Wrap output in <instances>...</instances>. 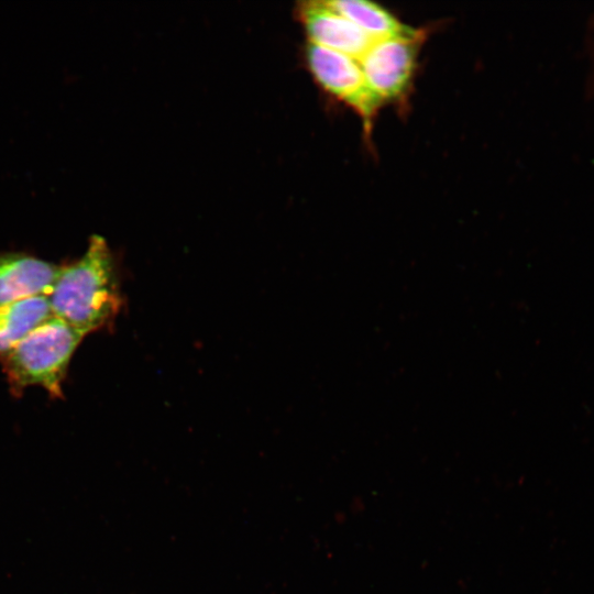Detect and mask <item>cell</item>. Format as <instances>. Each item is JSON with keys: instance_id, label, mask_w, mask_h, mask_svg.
<instances>
[{"instance_id": "obj_3", "label": "cell", "mask_w": 594, "mask_h": 594, "mask_svg": "<svg viewBox=\"0 0 594 594\" xmlns=\"http://www.w3.org/2000/svg\"><path fill=\"white\" fill-rule=\"evenodd\" d=\"M307 62L319 85L352 108L370 129L382 102L367 85L359 61L309 43Z\"/></svg>"}, {"instance_id": "obj_7", "label": "cell", "mask_w": 594, "mask_h": 594, "mask_svg": "<svg viewBox=\"0 0 594 594\" xmlns=\"http://www.w3.org/2000/svg\"><path fill=\"white\" fill-rule=\"evenodd\" d=\"M52 316L44 295L0 305V358Z\"/></svg>"}, {"instance_id": "obj_6", "label": "cell", "mask_w": 594, "mask_h": 594, "mask_svg": "<svg viewBox=\"0 0 594 594\" xmlns=\"http://www.w3.org/2000/svg\"><path fill=\"white\" fill-rule=\"evenodd\" d=\"M62 266L20 252L0 253V305L47 296Z\"/></svg>"}, {"instance_id": "obj_1", "label": "cell", "mask_w": 594, "mask_h": 594, "mask_svg": "<svg viewBox=\"0 0 594 594\" xmlns=\"http://www.w3.org/2000/svg\"><path fill=\"white\" fill-rule=\"evenodd\" d=\"M53 316L89 334L112 322L123 306L113 255L100 235L62 271L48 295Z\"/></svg>"}, {"instance_id": "obj_4", "label": "cell", "mask_w": 594, "mask_h": 594, "mask_svg": "<svg viewBox=\"0 0 594 594\" xmlns=\"http://www.w3.org/2000/svg\"><path fill=\"white\" fill-rule=\"evenodd\" d=\"M425 33L374 41L359 59L367 85L384 105L403 98L410 86Z\"/></svg>"}, {"instance_id": "obj_5", "label": "cell", "mask_w": 594, "mask_h": 594, "mask_svg": "<svg viewBox=\"0 0 594 594\" xmlns=\"http://www.w3.org/2000/svg\"><path fill=\"white\" fill-rule=\"evenodd\" d=\"M300 16L309 43L360 59L373 41L328 1L305 2Z\"/></svg>"}, {"instance_id": "obj_2", "label": "cell", "mask_w": 594, "mask_h": 594, "mask_svg": "<svg viewBox=\"0 0 594 594\" xmlns=\"http://www.w3.org/2000/svg\"><path fill=\"white\" fill-rule=\"evenodd\" d=\"M85 336L54 316L33 329L1 358L12 391L36 385L62 397L70 359Z\"/></svg>"}, {"instance_id": "obj_8", "label": "cell", "mask_w": 594, "mask_h": 594, "mask_svg": "<svg viewBox=\"0 0 594 594\" xmlns=\"http://www.w3.org/2000/svg\"><path fill=\"white\" fill-rule=\"evenodd\" d=\"M328 3L353 22L373 42L409 36L419 30L404 24L385 8L364 0H330Z\"/></svg>"}]
</instances>
